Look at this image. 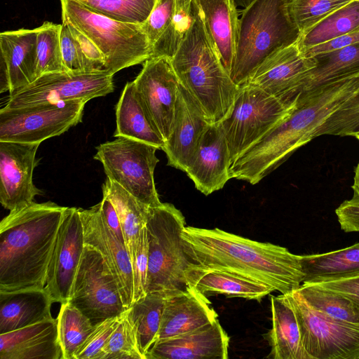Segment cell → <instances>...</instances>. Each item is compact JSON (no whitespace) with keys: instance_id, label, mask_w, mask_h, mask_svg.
Segmentation results:
<instances>
[{"instance_id":"41","label":"cell","mask_w":359,"mask_h":359,"mask_svg":"<svg viewBox=\"0 0 359 359\" xmlns=\"http://www.w3.org/2000/svg\"><path fill=\"white\" fill-rule=\"evenodd\" d=\"M353 0H287L290 15L304 32Z\"/></svg>"},{"instance_id":"24","label":"cell","mask_w":359,"mask_h":359,"mask_svg":"<svg viewBox=\"0 0 359 359\" xmlns=\"http://www.w3.org/2000/svg\"><path fill=\"white\" fill-rule=\"evenodd\" d=\"M53 303L45 287L0 291V334L53 318Z\"/></svg>"},{"instance_id":"50","label":"cell","mask_w":359,"mask_h":359,"mask_svg":"<svg viewBox=\"0 0 359 359\" xmlns=\"http://www.w3.org/2000/svg\"><path fill=\"white\" fill-rule=\"evenodd\" d=\"M312 284L344 295L359 305V276Z\"/></svg>"},{"instance_id":"2","label":"cell","mask_w":359,"mask_h":359,"mask_svg":"<svg viewBox=\"0 0 359 359\" xmlns=\"http://www.w3.org/2000/svg\"><path fill=\"white\" fill-rule=\"evenodd\" d=\"M358 75L302 94L291 114L231 165L230 178L256 184L279 167L313 140L315 130L354 91Z\"/></svg>"},{"instance_id":"10","label":"cell","mask_w":359,"mask_h":359,"mask_svg":"<svg viewBox=\"0 0 359 359\" xmlns=\"http://www.w3.org/2000/svg\"><path fill=\"white\" fill-rule=\"evenodd\" d=\"M85 100L43 102L0 110V141L41 144L82 121Z\"/></svg>"},{"instance_id":"48","label":"cell","mask_w":359,"mask_h":359,"mask_svg":"<svg viewBox=\"0 0 359 359\" xmlns=\"http://www.w3.org/2000/svg\"><path fill=\"white\" fill-rule=\"evenodd\" d=\"M337 220L342 231L346 233L359 232V196L342 202L335 210Z\"/></svg>"},{"instance_id":"30","label":"cell","mask_w":359,"mask_h":359,"mask_svg":"<svg viewBox=\"0 0 359 359\" xmlns=\"http://www.w3.org/2000/svg\"><path fill=\"white\" fill-rule=\"evenodd\" d=\"M303 283H318L359 276V242L328 252L302 255Z\"/></svg>"},{"instance_id":"11","label":"cell","mask_w":359,"mask_h":359,"mask_svg":"<svg viewBox=\"0 0 359 359\" xmlns=\"http://www.w3.org/2000/svg\"><path fill=\"white\" fill-rule=\"evenodd\" d=\"M297 319L311 359H359V329L336 321L311 306L298 289L285 294Z\"/></svg>"},{"instance_id":"20","label":"cell","mask_w":359,"mask_h":359,"mask_svg":"<svg viewBox=\"0 0 359 359\" xmlns=\"http://www.w3.org/2000/svg\"><path fill=\"white\" fill-rule=\"evenodd\" d=\"M210 124L180 83L172 130L161 149L167 156L168 165L185 172L203 133Z\"/></svg>"},{"instance_id":"5","label":"cell","mask_w":359,"mask_h":359,"mask_svg":"<svg viewBox=\"0 0 359 359\" xmlns=\"http://www.w3.org/2000/svg\"><path fill=\"white\" fill-rule=\"evenodd\" d=\"M300 30L292 21L287 0H254L239 18L235 57L230 76L238 86L276 51L295 43Z\"/></svg>"},{"instance_id":"55","label":"cell","mask_w":359,"mask_h":359,"mask_svg":"<svg viewBox=\"0 0 359 359\" xmlns=\"http://www.w3.org/2000/svg\"><path fill=\"white\" fill-rule=\"evenodd\" d=\"M355 138L359 140V135L356 136Z\"/></svg>"},{"instance_id":"23","label":"cell","mask_w":359,"mask_h":359,"mask_svg":"<svg viewBox=\"0 0 359 359\" xmlns=\"http://www.w3.org/2000/svg\"><path fill=\"white\" fill-rule=\"evenodd\" d=\"M210 303L205 295L193 287L167 297L158 340L190 332L216 320L217 314L210 306Z\"/></svg>"},{"instance_id":"29","label":"cell","mask_w":359,"mask_h":359,"mask_svg":"<svg viewBox=\"0 0 359 359\" xmlns=\"http://www.w3.org/2000/svg\"><path fill=\"white\" fill-rule=\"evenodd\" d=\"M116 123L114 137L130 138L162 149L164 141L142 105L133 81L126 83L116 105Z\"/></svg>"},{"instance_id":"53","label":"cell","mask_w":359,"mask_h":359,"mask_svg":"<svg viewBox=\"0 0 359 359\" xmlns=\"http://www.w3.org/2000/svg\"><path fill=\"white\" fill-rule=\"evenodd\" d=\"M254 0H234L236 6L247 8Z\"/></svg>"},{"instance_id":"4","label":"cell","mask_w":359,"mask_h":359,"mask_svg":"<svg viewBox=\"0 0 359 359\" xmlns=\"http://www.w3.org/2000/svg\"><path fill=\"white\" fill-rule=\"evenodd\" d=\"M170 60L180 83L210 123L230 114L240 86L224 67L195 0L193 22Z\"/></svg>"},{"instance_id":"6","label":"cell","mask_w":359,"mask_h":359,"mask_svg":"<svg viewBox=\"0 0 359 359\" xmlns=\"http://www.w3.org/2000/svg\"><path fill=\"white\" fill-rule=\"evenodd\" d=\"M185 218L172 204L148 207L146 228L149 243L147 293L171 297L191 287L188 273L199 265L187 252L182 231Z\"/></svg>"},{"instance_id":"38","label":"cell","mask_w":359,"mask_h":359,"mask_svg":"<svg viewBox=\"0 0 359 359\" xmlns=\"http://www.w3.org/2000/svg\"><path fill=\"white\" fill-rule=\"evenodd\" d=\"M323 135H359V76L354 91L315 130L313 139Z\"/></svg>"},{"instance_id":"52","label":"cell","mask_w":359,"mask_h":359,"mask_svg":"<svg viewBox=\"0 0 359 359\" xmlns=\"http://www.w3.org/2000/svg\"><path fill=\"white\" fill-rule=\"evenodd\" d=\"M351 188L353 191V196H359V162L355 168V175Z\"/></svg>"},{"instance_id":"16","label":"cell","mask_w":359,"mask_h":359,"mask_svg":"<svg viewBox=\"0 0 359 359\" xmlns=\"http://www.w3.org/2000/svg\"><path fill=\"white\" fill-rule=\"evenodd\" d=\"M296 43L268 57L245 83L257 87L287 104H297L303 83L316 62L313 57L302 55Z\"/></svg>"},{"instance_id":"21","label":"cell","mask_w":359,"mask_h":359,"mask_svg":"<svg viewBox=\"0 0 359 359\" xmlns=\"http://www.w3.org/2000/svg\"><path fill=\"white\" fill-rule=\"evenodd\" d=\"M229 337L218 319L190 332L158 340L146 359H227Z\"/></svg>"},{"instance_id":"14","label":"cell","mask_w":359,"mask_h":359,"mask_svg":"<svg viewBox=\"0 0 359 359\" xmlns=\"http://www.w3.org/2000/svg\"><path fill=\"white\" fill-rule=\"evenodd\" d=\"M133 82L142 105L165 142L172 130L180 86L170 58L147 59Z\"/></svg>"},{"instance_id":"28","label":"cell","mask_w":359,"mask_h":359,"mask_svg":"<svg viewBox=\"0 0 359 359\" xmlns=\"http://www.w3.org/2000/svg\"><path fill=\"white\" fill-rule=\"evenodd\" d=\"M271 328L266 334L271 359H311L306 352L296 314L286 296L271 297Z\"/></svg>"},{"instance_id":"3","label":"cell","mask_w":359,"mask_h":359,"mask_svg":"<svg viewBox=\"0 0 359 359\" xmlns=\"http://www.w3.org/2000/svg\"><path fill=\"white\" fill-rule=\"evenodd\" d=\"M67 207L35 202L0 223V291L43 288Z\"/></svg>"},{"instance_id":"25","label":"cell","mask_w":359,"mask_h":359,"mask_svg":"<svg viewBox=\"0 0 359 359\" xmlns=\"http://www.w3.org/2000/svg\"><path fill=\"white\" fill-rule=\"evenodd\" d=\"M37 29H20L0 34V60L8 72L11 95L32 83L36 72Z\"/></svg>"},{"instance_id":"45","label":"cell","mask_w":359,"mask_h":359,"mask_svg":"<svg viewBox=\"0 0 359 359\" xmlns=\"http://www.w3.org/2000/svg\"><path fill=\"white\" fill-rule=\"evenodd\" d=\"M177 9V0H156L147 20L142 25L151 48L171 23Z\"/></svg>"},{"instance_id":"13","label":"cell","mask_w":359,"mask_h":359,"mask_svg":"<svg viewBox=\"0 0 359 359\" xmlns=\"http://www.w3.org/2000/svg\"><path fill=\"white\" fill-rule=\"evenodd\" d=\"M114 90L113 75L104 72H50L9 95L4 107L12 109L74 100L89 101L105 96Z\"/></svg>"},{"instance_id":"12","label":"cell","mask_w":359,"mask_h":359,"mask_svg":"<svg viewBox=\"0 0 359 359\" xmlns=\"http://www.w3.org/2000/svg\"><path fill=\"white\" fill-rule=\"evenodd\" d=\"M68 302L93 325L120 316L126 309L118 284L102 255L85 245Z\"/></svg>"},{"instance_id":"1","label":"cell","mask_w":359,"mask_h":359,"mask_svg":"<svg viewBox=\"0 0 359 359\" xmlns=\"http://www.w3.org/2000/svg\"><path fill=\"white\" fill-rule=\"evenodd\" d=\"M182 238L189 255L204 268L237 273L283 294L298 289L304 282L302 255L286 248L252 241L218 228L186 226Z\"/></svg>"},{"instance_id":"26","label":"cell","mask_w":359,"mask_h":359,"mask_svg":"<svg viewBox=\"0 0 359 359\" xmlns=\"http://www.w3.org/2000/svg\"><path fill=\"white\" fill-rule=\"evenodd\" d=\"M221 61L230 74L235 57L239 19L234 0H195Z\"/></svg>"},{"instance_id":"43","label":"cell","mask_w":359,"mask_h":359,"mask_svg":"<svg viewBox=\"0 0 359 359\" xmlns=\"http://www.w3.org/2000/svg\"><path fill=\"white\" fill-rule=\"evenodd\" d=\"M133 278V302L147 294L149 269V243L146 225L143 226L134 244L130 255Z\"/></svg>"},{"instance_id":"9","label":"cell","mask_w":359,"mask_h":359,"mask_svg":"<svg viewBox=\"0 0 359 359\" xmlns=\"http://www.w3.org/2000/svg\"><path fill=\"white\" fill-rule=\"evenodd\" d=\"M158 149L148 143L118 137L98 145L93 158L102 164L108 179L144 205L156 207L162 203L154 182Z\"/></svg>"},{"instance_id":"49","label":"cell","mask_w":359,"mask_h":359,"mask_svg":"<svg viewBox=\"0 0 359 359\" xmlns=\"http://www.w3.org/2000/svg\"><path fill=\"white\" fill-rule=\"evenodd\" d=\"M358 43H359V27L331 41L311 47L301 53L305 57H311L320 53L340 49Z\"/></svg>"},{"instance_id":"40","label":"cell","mask_w":359,"mask_h":359,"mask_svg":"<svg viewBox=\"0 0 359 359\" xmlns=\"http://www.w3.org/2000/svg\"><path fill=\"white\" fill-rule=\"evenodd\" d=\"M194 18V0L186 6L177 0V9L173 19L151 48L152 57L165 56L171 59L180 47Z\"/></svg>"},{"instance_id":"56","label":"cell","mask_w":359,"mask_h":359,"mask_svg":"<svg viewBox=\"0 0 359 359\" xmlns=\"http://www.w3.org/2000/svg\"><path fill=\"white\" fill-rule=\"evenodd\" d=\"M358 1H359V0H358Z\"/></svg>"},{"instance_id":"46","label":"cell","mask_w":359,"mask_h":359,"mask_svg":"<svg viewBox=\"0 0 359 359\" xmlns=\"http://www.w3.org/2000/svg\"><path fill=\"white\" fill-rule=\"evenodd\" d=\"M60 41L64 66L67 72H86L84 60L79 46L67 23L61 24Z\"/></svg>"},{"instance_id":"44","label":"cell","mask_w":359,"mask_h":359,"mask_svg":"<svg viewBox=\"0 0 359 359\" xmlns=\"http://www.w3.org/2000/svg\"><path fill=\"white\" fill-rule=\"evenodd\" d=\"M121 316L106 319L95 325L77 351L74 359H100L103 348L118 325Z\"/></svg>"},{"instance_id":"19","label":"cell","mask_w":359,"mask_h":359,"mask_svg":"<svg viewBox=\"0 0 359 359\" xmlns=\"http://www.w3.org/2000/svg\"><path fill=\"white\" fill-rule=\"evenodd\" d=\"M231 164L224 133L219 123H212L203 133L185 172L195 187L208 196L222 189L231 179Z\"/></svg>"},{"instance_id":"51","label":"cell","mask_w":359,"mask_h":359,"mask_svg":"<svg viewBox=\"0 0 359 359\" xmlns=\"http://www.w3.org/2000/svg\"><path fill=\"white\" fill-rule=\"evenodd\" d=\"M99 203L101 214L107 224L120 241L125 244L122 226L114 204L110 199L105 196H103L102 200Z\"/></svg>"},{"instance_id":"32","label":"cell","mask_w":359,"mask_h":359,"mask_svg":"<svg viewBox=\"0 0 359 359\" xmlns=\"http://www.w3.org/2000/svg\"><path fill=\"white\" fill-rule=\"evenodd\" d=\"M167 297L162 292H148L144 298L134 302L127 309L128 316L135 330L139 348L145 359L147 353L158 339Z\"/></svg>"},{"instance_id":"33","label":"cell","mask_w":359,"mask_h":359,"mask_svg":"<svg viewBox=\"0 0 359 359\" xmlns=\"http://www.w3.org/2000/svg\"><path fill=\"white\" fill-rule=\"evenodd\" d=\"M359 27V1L353 0L301 32L297 41L300 53Z\"/></svg>"},{"instance_id":"36","label":"cell","mask_w":359,"mask_h":359,"mask_svg":"<svg viewBox=\"0 0 359 359\" xmlns=\"http://www.w3.org/2000/svg\"><path fill=\"white\" fill-rule=\"evenodd\" d=\"M57 320V331L63 359L74 356L93 330L90 320L69 302L61 304Z\"/></svg>"},{"instance_id":"31","label":"cell","mask_w":359,"mask_h":359,"mask_svg":"<svg viewBox=\"0 0 359 359\" xmlns=\"http://www.w3.org/2000/svg\"><path fill=\"white\" fill-rule=\"evenodd\" d=\"M313 57L316 65L308 73L302 94L359 74V43Z\"/></svg>"},{"instance_id":"7","label":"cell","mask_w":359,"mask_h":359,"mask_svg":"<svg viewBox=\"0 0 359 359\" xmlns=\"http://www.w3.org/2000/svg\"><path fill=\"white\" fill-rule=\"evenodd\" d=\"M62 21L87 36L105 59L104 73L144 62L151 48L142 24L122 22L99 15L76 0H60Z\"/></svg>"},{"instance_id":"15","label":"cell","mask_w":359,"mask_h":359,"mask_svg":"<svg viewBox=\"0 0 359 359\" xmlns=\"http://www.w3.org/2000/svg\"><path fill=\"white\" fill-rule=\"evenodd\" d=\"M85 248L79 208L67 207L48 265L45 288L53 302H68Z\"/></svg>"},{"instance_id":"22","label":"cell","mask_w":359,"mask_h":359,"mask_svg":"<svg viewBox=\"0 0 359 359\" xmlns=\"http://www.w3.org/2000/svg\"><path fill=\"white\" fill-rule=\"evenodd\" d=\"M1 359H63L57 318L0 334Z\"/></svg>"},{"instance_id":"17","label":"cell","mask_w":359,"mask_h":359,"mask_svg":"<svg viewBox=\"0 0 359 359\" xmlns=\"http://www.w3.org/2000/svg\"><path fill=\"white\" fill-rule=\"evenodd\" d=\"M39 146L0 141V202L10 212L32 204L42 194L32 180Z\"/></svg>"},{"instance_id":"42","label":"cell","mask_w":359,"mask_h":359,"mask_svg":"<svg viewBox=\"0 0 359 359\" xmlns=\"http://www.w3.org/2000/svg\"><path fill=\"white\" fill-rule=\"evenodd\" d=\"M100 359H145L127 310L102 350Z\"/></svg>"},{"instance_id":"54","label":"cell","mask_w":359,"mask_h":359,"mask_svg":"<svg viewBox=\"0 0 359 359\" xmlns=\"http://www.w3.org/2000/svg\"><path fill=\"white\" fill-rule=\"evenodd\" d=\"M182 1V3L187 6H190L191 5V3H192V1L193 0H181Z\"/></svg>"},{"instance_id":"39","label":"cell","mask_w":359,"mask_h":359,"mask_svg":"<svg viewBox=\"0 0 359 359\" xmlns=\"http://www.w3.org/2000/svg\"><path fill=\"white\" fill-rule=\"evenodd\" d=\"M61 27L44 22L36 28V78L46 73L66 71L61 50Z\"/></svg>"},{"instance_id":"47","label":"cell","mask_w":359,"mask_h":359,"mask_svg":"<svg viewBox=\"0 0 359 359\" xmlns=\"http://www.w3.org/2000/svg\"><path fill=\"white\" fill-rule=\"evenodd\" d=\"M67 25L81 49L86 72H104L105 59L102 52L87 36L74 26Z\"/></svg>"},{"instance_id":"35","label":"cell","mask_w":359,"mask_h":359,"mask_svg":"<svg viewBox=\"0 0 359 359\" xmlns=\"http://www.w3.org/2000/svg\"><path fill=\"white\" fill-rule=\"evenodd\" d=\"M314 309L336 321L359 329V305L344 295L312 283L298 288Z\"/></svg>"},{"instance_id":"37","label":"cell","mask_w":359,"mask_h":359,"mask_svg":"<svg viewBox=\"0 0 359 359\" xmlns=\"http://www.w3.org/2000/svg\"><path fill=\"white\" fill-rule=\"evenodd\" d=\"M89 10L111 20L143 24L156 0H76Z\"/></svg>"},{"instance_id":"18","label":"cell","mask_w":359,"mask_h":359,"mask_svg":"<svg viewBox=\"0 0 359 359\" xmlns=\"http://www.w3.org/2000/svg\"><path fill=\"white\" fill-rule=\"evenodd\" d=\"M85 245L96 249L103 257L117 284L126 309L133 303L131 260L126 245L120 241L104 221L100 203L90 209L79 208Z\"/></svg>"},{"instance_id":"34","label":"cell","mask_w":359,"mask_h":359,"mask_svg":"<svg viewBox=\"0 0 359 359\" xmlns=\"http://www.w3.org/2000/svg\"><path fill=\"white\" fill-rule=\"evenodd\" d=\"M103 196L114 204L122 226L125 244L130 257L134 244L146 225L147 206L139 202L121 185L107 178L102 184Z\"/></svg>"},{"instance_id":"8","label":"cell","mask_w":359,"mask_h":359,"mask_svg":"<svg viewBox=\"0 0 359 359\" xmlns=\"http://www.w3.org/2000/svg\"><path fill=\"white\" fill-rule=\"evenodd\" d=\"M296 106L250 84L240 86L230 114L219 123L227 142L231 164L285 120Z\"/></svg>"},{"instance_id":"27","label":"cell","mask_w":359,"mask_h":359,"mask_svg":"<svg viewBox=\"0 0 359 359\" xmlns=\"http://www.w3.org/2000/svg\"><path fill=\"white\" fill-rule=\"evenodd\" d=\"M190 287L205 295L224 294L260 301L275 290L262 283L227 271L206 269L201 265L187 274Z\"/></svg>"}]
</instances>
